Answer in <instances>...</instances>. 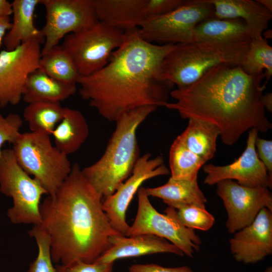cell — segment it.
I'll return each mask as SVG.
<instances>
[{"instance_id":"41","label":"cell","mask_w":272,"mask_h":272,"mask_svg":"<svg viewBox=\"0 0 272 272\" xmlns=\"http://www.w3.org/2000/svg\"><path fill=\"white\" fill-rule=\"evenodd\" d=\"M264 272H272V266H269L267 267Z\"/></svg>"},{"instance_id":"16","label":"cell","mask_w":272,"mask_h":272,"mask_svg":"<svg viewBox=\"0 0 272 272\" xmlns=\"http://www.w3.org/2000/svg\"><path fill=\"white\" fill-rule=\"evenodd\" d=\"M234 259L254 264L272 253V211L261 209L249 225L234 234L229 240Z\"/></svg>"},{"instance_id":"39","label":"cell","mask_w":272,"mask_h":272,"mask_svg":"<svg viewBox=\"0 0 272 272\" xmlns=\"http://www.w3.org/2000/svg\"><path fill=\"white\" fill-rule=\"evenodd\" d=\"M262 103L265 110L269 112L272 111V94L271 93H267L262 96Z\"/></svg>"},{"instance_id":"3","label":"cell","mask_w":272,"mask_h":272,"mask_svg":"<svg viewBox=\"0 0 272 272\" xmlns=\"http://www.w3.org/2000/svg\"><path fill=\"white\" fill-rule=\"evenodd\" d=\"M102 199L75 163L55 193L41 203L39 226L48 236L52 262H94L110 237L121 234L111 225Z\"/></svg>"},{"instance_id":"40","label":"cell","mask_w":272,"mask_h":272,"mask_svg":"<svg viewBox=\"0 0 272 272\" xmlns=\"http://www.w3.org/2000/svg\"><path fill=\"white\" fill-rule=\"evenodd\" d=\"M258 3L261 5L265 9L272 12V1L271 0H257Z\"/></svg>"},{"instance_id":"17","label":"cell","mask_w":272,"mask_h":272,"mask_svg":"<svg viewBox=\"0 0 272 272\" xmlns=\"http://www.w3.org/2000/svg\"><path fill=\"white\" fill-rule=\"evenodd\" d=\"M172 253L182 256L177 247L167 240L150 234L126 236L121 234L109 238L107 249L94 261L110 263L121 258L160 253Z\"/></svg>"},{"instance_id":"14","label":"cell","mask_w":272,"mask_h":272,"mask_svg":"<svg viewBox=\"0 0 272 272\" xmlns=\"http://www.w3.org/2000/svg\"><path fill=\"white\" fill-rule=\"evenodd\" d=\"M216 185V193L227 213L226 227L230 234L250 225L261 209L272 211V196L268 188L246 187L232 180H222Z\"/></svg>"},{"instance_id":"38","label":"cell","mask_w":272,"mask_h":272,"mask_svg":"<svg viewBox=\"0 0 272 272\" xmlns=\"http://www.w3.org/2000/svg\"><path fill=\"white\" fill-rule=\"evenodd\" d=\"M12 14V3L7 0H0V17H10Z\"/></svg>"},{"instance_id":"11","label":"cell","mask_w":272,"mask_h":272,"mask_svg":"<svg viewBox=\"0 0 272 272\" xmlns=\"http://www.w3.org/2000/svg\"><path fill=\"white\" fill-rule=\"evenodd\" d=\"M46 12L41 29L44 39L41 54L54 46L67 35L90 27L98 21L93 0H40Z\"/></svg>"},{"instance_id":"28","label":"cell","mask_w":272,"mask_h":272,"mask_svg":"<svg viewBox=\"0 0 272 272\" xmlns=\"http://www.w3.org/2000/svg\"><path fill=\"white\" fill-rule=\"evenodd\" d=\"M240 66L247 74L267 81L272 76V47L262 36L254 39Z\"/></svg>"},{"instance_id":"20","label":"cell","mask_w":272,"mask_h":272,"mask_svg":"<svg viewBox=\"0 0 272 272\" xmlns=\"http://www.w3.org/2000/svg\"><path fill=\"white\" fill-rule=\"evenodd\" d=\"M146 0H93L99 21L124 32L140 28L145 21Z\"/></svg>"},{"instance_id":"12","label":"cell","mask_w":272,"mask_h":272,"mask_svg":"<svg viewBox=\"0 0 272 272\" xmlns=\"http://www.w3.org/2000/svg\"><path fill=\"white\" fill-rule=\"evenodd\" d=\"M43 42L33 38L14 50L0 52V108L16 105L22 99L28 77L39 69Z\"/></svg>"},{"instance_id":"35","label":"cell","mask_w":272,"mask_h":272,"mask_svg":"<svg viewBox=\"0 0 272 272\" xmlns=\"http://www.w3.org/2000/svg\"><path fill=\"white\" fill-rule=\"evenodd\" d=\"M255 145L258 158L265 166L269 175L272 176V141L257 137Z\"/></svg>"},{"instance_id":"4","label":"cell","mask_w":272,"mask_h":272,"mask_svg":"<svg viewBox=\"0 0 272 272\" xmlns=\"http://www.w3.org/2000/svg\"><path fill=\"white\" fill-rule=\"evenodd\" d=\"M158 107L144 106L123 114L102 156L82 169L83 175L104 198L113 194L131 175L140 157L137 138L140 125Z\"/></svg>"},{"instance_id":"9","label":"cell","mask_w":272,"mask_h":272,"mask_svg":"<svg viewBox=\"0 0 272 272\" xmlns=\"http://www.w3.org/2000/svg\"><path fill=\"white\" fill-rule=\"evenodd\" d=\"M138 208L131 226L126 236L150 234L168 240L184 254L192 257L200 248L201 240L194 230L182 225L176 216V211L167 207L162 214L151 204L145 188L138 191Z\"/></svg>"},{"instance_id":"5","label":"cell","mask_w":272,"mask_h":272,"mask_svg":"<svg viewBox=\"0 0 272 272\" xmlns=\"http://www.w3.org/2000/svg\"><path fill=\"white\" fill-rule=\"evenodd\" d=\"M250 45L230 46L195 40L176 44L163 60V77L177 88L186 87L216 65H240Z\"/></svg>"},{"instance_id":"22","label":"cell","mask_w":272,"mask_h":272,"mask_svg":"<svg viewBox=\"0 0 272 272\" xmlns=\"http://www.w3.org/2000/svg\"><path fill=\"white\" fill-rule=\"evenodd\" d=\"M145 189L149 197L161 198L168 207L175 210L187 206L206 208L207 200L198 186L197 179L187 180L170 177L164 185Z\"/></svg>"},{"instance_id":"6","label":"cell","mask_w":272,"mask_h":272,"mask_svg":"<svg viewBox=\"0 0 272 272\" xmlns=\"http://www.w3.org/2000/svg\"><path fill=\"white\" fill-rule=\"evenodd\" d=\"M12 150L20 166L41 184L48 195L55 193L72 170L67 155L52 145L47 134L21 133Z\"/></svg>"},{"instance_id":"10","label":"cell","mask_w":272,"mask_h":272,"mask_svg":"<svg viewBox=\"0 0 272 272\" xmlns=\"http://www.w3.org/2000/svg\"><path fill=\"white\" fill-rule=\"evenodd\" d=\"M208 0H188L172 12L144 21L139 28L146 41L160 45H175L194 41V29L200 22L214 17Z\"/></svg>"},{"instance_id":"21","label":"cell","mask_w":272,"mask_h":272,"mask_svg":"<svg viewBox=\"0 0 272 272\" xmlns=\"http://www.w3.org/2000/svg\"><path fill=\"white\" fill-rule=\"evenodd\" d=\"M39 4L40 0H14L12 3L13 20L3 43L6 50H14L33 38L44 42L41 30L36 28L34 23L35 12Z\"/></svg>"},{"instance_id":"24","label":"cell","mask_w":272,"mask_h":272,"mask_svg":"<svg viewBox=\"0 0 272 272\" xmlns=\"http://www.w3.org/2000/svg\"><path fill=\"white\" fill-rule=\"evenodd\" d=\"M89 134V125L84 115L67 107H64L63 117L51 134L55 146L67 156L77 152Z\"/></svg>"},{"instance_id":"29","label":"cell","mask_w":272,"mask_h":272,"mask_svg":"<svg viewBox=\"0 0 272 272\" xmlns=\"http://www.w3.org/2000/svg\"><path fill=\"white\" fill-rule=\"evenodd\" d=\"M169 162L171 177L174 179H197L199 170L206 162L191 152L177 137L171 146Z\"/></svg>"},{"instance_id":"18","label":"cell","mask_w":272,"mask_h":272,"mask_svg":"<svg viewBox=\"0 0 272 272\" xmlns=\"http://www.w3.org/2000/svg\"><path fill=\"white\" fill-rule=\"evenodd\" d=\"M213 6L215 17L240 19L247 25L254 39L262 36L272 18L271 12L256 1L208 0Z\"/></svg>"},{"instance_id":"7","label":"cell","mask_w":272,"mask_h":272,"mask_svg":"<svg viewBox=\"0 0 272 272\" xmlns=\"http://www.w3.org/2000/svg\"><path fill=\"white\" fill-rule=\"evenodd\" d=\"M0 191L12 198L7 212L12 223L41 225L40 200L48 192L20 166L11 149L3 150L0 157Z\"/></svg>"},{"instance_id":"30","label":"cell","mask_w":272,"mask_h":272,"mask_svg":"<svg viewBox=\"0 0 272 272\" xmlns=\"http://www.w3.org/2000/svg\"><path fill=\"white\" fill-rule=\"evenodd\" d=\"M28 233L30 236L35 239L38 251L36 259L31 264L28 272H55L47 234L40 226H34Z\"/></svg>"},{"instance_id":"19","label":"cell","mask_w":272,"mask_h":272,"mask_svg":"<svg viewBox=\"0 0 272 272\" xmlns=\"http://www.w3.org/2000/svg\"><path fill=\"white\" fill-rule=\"evenodd\" d=\"M194 40L230 46L250 45L254 39L241 19H223L215 17L198 23L194 29Z\"/></svg>"},{"instance_id":"32","label":"cell","mask_w":272,"mask_h":272,"mask_svg":"<svg viewBox=\"0 0 272 272\" xmlns=\"http://www.w3.org/2000/svg\"><path fill=\"white\" fill-rule=\"evenodd\" d=\"M23 120L18 114L11 113L4 116L0 113V157L2 148L6 143L13 144L20 134Z\"/></svg>"},{"instance_id":"34","label":"cell","mask_w":272,"mask_h":272,"mask_svg":"<svg viewBox=\"0 0 272 272\" xmlns=\"http://www.w3.org/2000/svg\"><path fill=\"white\" fill-rule=\"evenodd\" d=\"M113 263L85 262L75 261L66 264H58L55 272H112Z\"/></svg>"},{"instance_id":"25","label":"cell","mask_w":272,"mask_h":272,"mask_svg":"<svg viewBox=\"0 0 272 272\" xmlns=\"http://www.w3.org/2000/svg\"><path fill=\"white\" fill-rule=\"evenodd\" d=\"M220 134L219 130L215 125L189 118L186 129L177 138L188 149L207 162L215 154Z\"/></svg>"},{"instance_id":"2","label":"cell","mask_w":272,"mask_h":272,"mask_svg":"<svg viewBox=\"0 0 272 272\" xmlns=\"http://www.w3.org/2000/svg\"><path fill=\"white\" fill-rule=\"evenodd\" d=\"M247 74L240 65L221 64L207 71L191 85L173 90L175 102L165 107L183 118L215 125L226 145L235 144L246 131L266 132L272 127L265 115L262 96L265 84Z\"/></svg>"},{"instance_id":"37","label":"cell","mask_w":272,"mask_h":272,"mask_svg":"<svg viewBox=\"0 0 272 272\" xmlns=\"http://www.w3.org/2000/svg\"><path fill=\"white\" fill-rule=\"evenodd\" d=\"M11 26L10 17H0V46L3 44L4 38Z\"/></svg>"},{"instance_id":"26","label":"cell","mask_w":272,"mask_h":272,"mask_svg":"<svg viewBox=\"0 0 272 272\" xmlns=\"http://www.w3.org/2000/svg\"><path fill=\"white\" fill-rule=\"evenodd\" d=\"M60 102L40 101L28 104L23 112L30 131L51 135L63 116Z\"/></svg>"},{"instance_id":"15","label":"cell","mask_w":272,"mask_h":272,"mask_svg":"<svg viewBox=\"0 0 272 272\" xmlns=\"http://www.w3.org/2000/svg\"><path fill=\"white\" fill-rule=\"evenodd\" d=\"M258 133L255 128L249 130L246 148L233 163L224 166L205 164L203 170L206 176L204 183L214 185L222 180H232L246 187L271 188L272 176L256 153L255 142Z\"/></svg>"},{"instance_id":"27","label":"cell","mask_w":272,"mask_h":272,"mask_svg":"<svg viewBox=\"0 0 272 272\" xmlns=\"http://www.w3.org/2000/svg\"><path fill=\"white\" fill-rule=\"evenodd\" d=\"M39 69L60 82L77 84L80 77L73 60L61 45L41 54Z\"/></svg>"},{"instance_id":"23","label":"cell","mask_w":272,"mask_h":272,"mask_svg":"<svg viewBox=\"0 0 272 272\" xmlns=\"http://www.w3.org/2000/svg\"><path fill=\"white\" fill-rule=\"evenodd\" d=\"M76 91L77 84L60 82L37 69L28 77L22 99L28 104L40 101L60 102Z\"/></svg>"},{"instance_id":"13","label":"cell","mask_w":272,"mask_h":272,"mask_svg":"<svg viewBox=\"0 0 272 272\" xmlns=\"http://www.w3.org/2000/svg\"><path fill=\"white\" fill-rule=\"evenodd\" d=\"M169 173L162 156L152 158L149 153L140 156L131 175L102 202L103 209L116 231L126 236L129 227L126 221V210L141 185L147 180Z\"/></svg>"},{"instance_id":"8","label":"cell","mask_w":272,"mask_h":272,"mask_svg":"<svg viewBox=\"0 0 272 272\" xmlns=\"http://www.w3.org/2000/svg\"><path fill=\"white\" fill-rule=\"evenodd\" d=\"M125 32L98 21L90 27L67 35L61 45L73 60L80 76L100 70L112 53L123 43Z\"/></svg>"},{"instance_id":"31","label":"cell","mask_w":272,"mask_h":272,"mask_svg":"<svg viewBox=\"0 0 272 272\" xmlns=\"http://www.w3.org/2000/svg\"><path fill=\"white\" fill-rule=\"evenodd\" d=\"M176 211V216L184 227L192 229L207 231L214 225L215 219L206 208L193 206L181 207Z\"/></svg>"},{"instance_id":"1","label":"cell","mask_w":272,"mask_h":272,"mask_svg":"<svg viewBox=\"0 0 272 272\" xmlns=\"http://www.w3.org/2000/svg\"><path fill=\"white\" fill-rule=\"evenodd\" d=\"M125 39L107 64L77 84L81 97L109 121L144 106H163L174 86L164 79L162 65L175 45H160L143 38L139 28L125 31Z\"/></svg>"},{"instance_id":"33","label":"cell","mask_w":272,"mask_h":272,"mask_svg":"<svg viewBox=\"0 0 272 272\" xmlns=\"http://www.w3.org/2000/svg\"><path fill=\"white\" fill-rule=\"evenodd\" d=\"M184 0H146L145 21L165 15L176 9Z\"/></svg>"},{"instance_id":"36","label":"cell","mask_w":272,"mask_h":272,"mask_svg":"<svg viewBox=\"0 0 272 272\" xmlns=\"http://www.w3.org/2000/svg\"><path fill=\"white\" fill-rule=\"evenodd\" d=\"M128 270L129 272H193L187 265L166 267L154 263L132 264L129 267Z\"/></svg>"}]
</instances>
